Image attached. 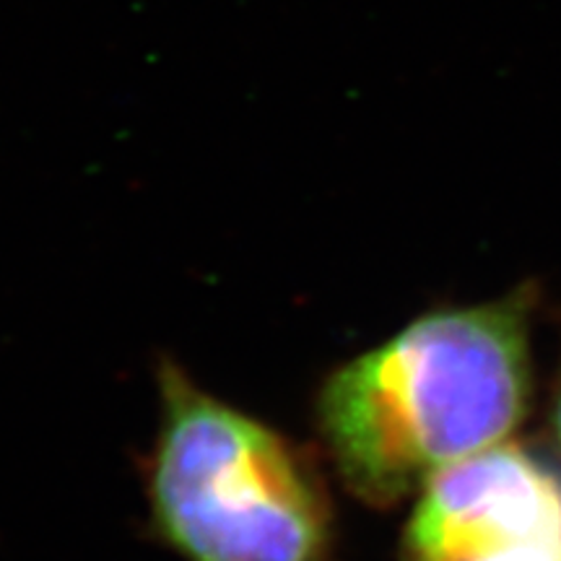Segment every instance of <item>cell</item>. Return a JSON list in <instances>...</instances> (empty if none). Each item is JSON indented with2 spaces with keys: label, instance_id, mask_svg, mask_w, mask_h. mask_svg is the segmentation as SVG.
Instances as JSON below:
<instances>
[{
  "label": "cell",
  "instance_id": "cell-5",
  "mask_svg": "<svg viewBox=\"0 0 561 561\" xmlns=\"http://www.w3.org/2000/svg\"><path fill=\"white\" fill-rule=\"evenodd\" d=\"M553 426H557V437H559V445H561V392H559L557 413H553Z\"/></svg>",
  "mask_w": 561,
  "mask_h": 561
},
{
  "label": "cell",
  "instance_id": "cell-3",
  "mask_svg": "<svg viewBox=\"0 0 561 561\" xmlns=\"http://www.w3.org/2000/svg\"><path fill=\"white\" fill-rule=\"evenodd\" d=\"M530 541H561V481L517 445L434 473L409 533L416 561H473Z\"/></svg>",
  "mask_w": 561,
  "mask_h": 561
},
{
  "label": "cell",
  "instance_id": "cell-1",
  "mask_svg": "<svg viewBox=\"0 0 561 561\" xmlns=\"http://www.w3.org/2000/svg\"><path fill=\"white\" fill-rule=\"evenodd\" d=\"M530 398L523 318L510 307L421 318L322 392L325 439L362 496L388 502L500 445Z\"/></svg>",
  "mask_w": 561,
  "mask_h": 561
},
{
  "label": "cell",
  "instance_id": "cell-2",
  "mask_svg": "<svg viewBox=\"0 0 561 561\" xmlns=\"http://www.w3.org/2000/svg\"><path fill=\"white\" fill-rule=\"evenodd\" d=\"M153 507L193 561H320L328 541L320 494L280 437L174 371Z\"/></svg>",
  "mask_w": 561,
  "mask_h": 561
},
{
  "label": "cell",
  "instance_id": "cell-4",
  "mask_svg": "<svg viewBox=\"0 0 561 561\" xmlns=\"http://www.w3.org/2000/svg\"><path fill=\"white\" fill-rule=\"evenodd\" d=\"M473 561H561V541H530L486 553Z\"/></svg>",
  "mask_w": 561,
  "mask_h": 561
}]
</instances>
